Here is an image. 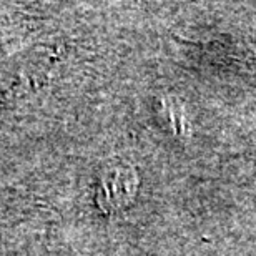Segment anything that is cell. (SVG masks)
Returning <instances> with one entry per match:
<instances>
[{
    "label": "cell",
    "mask_w": 256,
    "mask_h": 256,
    "mask_svg": "<svg viewBox=\"0 0 256 256\" xmlns=\"http://www.w3.org/2000/svg\"><path fill=\"white\" fill-rule=\"evenodd\" d=\"M138 188V176L130 165H115L106 168L100 178L96 202L105 212L125 206L135 196Z\"/></svg>",
    "instance_id": "obj_1"
}]
</instances>
